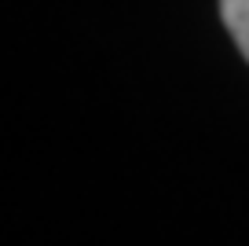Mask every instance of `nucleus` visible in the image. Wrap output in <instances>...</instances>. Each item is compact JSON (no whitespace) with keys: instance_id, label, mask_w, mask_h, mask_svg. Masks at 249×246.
Listing matches in <instances>:
<instances>
[{"instance_id":"f257e3e1","label":"nucleus","mask_w":249,"mask_h":246,"mask_svg":"<svg viewBox=\"0 0 249 246\" xmlns=\"http://www.w3.org/2000/svg\"><path fill=\"white\" fill-rule=\"evenodd\" d=\"M220 19L234 37L242 59L249 62V0H220Z\"/></svg>"}]
</instances>
